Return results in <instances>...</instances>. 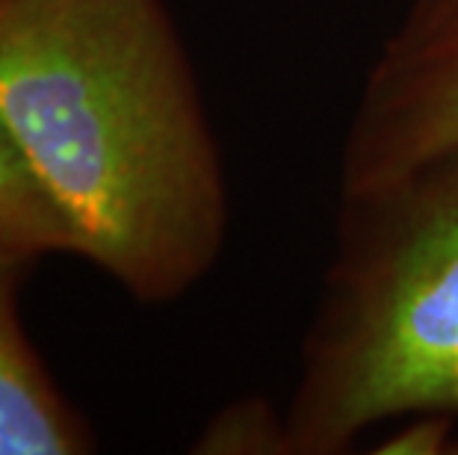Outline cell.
<instances>
[{"mask_svg":"<svg viewBox=\"0 0 458 455\" xmlns=\"http://www.w3.org/2000/svg\"><path fill=\"white\" fill-rule=\"evenodd\" d=\"M455 145L458 0H408L360 83L340 192L382 187Z\"/></svg>","mask_w":458,"mask_h":455,"instance_id":"cell-3","label":"cell"},{"mask_svg":"<svg viewBox=\"0 0 458 455\" xmlns=\"http://www.w3.org/2000/svg\"><path fill=\"white\" fill-rule=\"evenodd\" d=\"M199 452H284L287 423L284 414H272L267 402L242 400L228 405L196 443Z\"/></svg>","mask_w":458,"mask_h":455,"instance_id":"cell-6","label":"cell"},{"mask_svg":"<svg viewBox=\"0 0 458 455\" xmlns=\"http://www.w3.org/2000/svg\"><path fill=\"white\" fill-rule=\"evenodd\" d=\"M411 414L458 417V145L382 187L340 192L287 450L337 455Z\"/></svg>","mask_w":458,"mask_h":455,"instance_id":"cell-2","label":"cell"},{"mask_svg":"<svg viewBox=\"0 0 458 455\" xmlns=\"http://www.w3.org/2000/svg\"><path fill=\"white\" fill-rule=\"evenodd\" d=\"M33 260L0 246V455H83L86 420L65 402L18 323L15 293Z\"/></svg>","mask_w":458,"mask_h":455,"instance_id":"cell-4","label":"cell"},{"mask_svg":"<svg viewBox=\"0 0 458 455\" xmlns=\"http://www.w3.org/2000/svg\"><path fill=\"white\" fill-rule=\"evenodd\" d=\"M0 246L27 260L45 255H74L60 210L45 196L21 154L0 124Z\"/></svg>","mask_w":458,"mask_h":455,"instance_id":"cell-5","label":"cell"},{"mask_svg":"<svg viewBox=\"0 0 458 455\" xmlns=\"http://www.w3.org/2000/svg\"><path fill=\"white\" fill-rule=\"evenodd\" d=\"M453 455H458V438H455V443H453Z\"/></svg>","mask_w":458,"mask_h":455,"instance_id":"cell-8","label":"cell"},{"mask_svg":"<svg viewBox=\"0 0 458 455\" xmlns=\"http://www.w3.org/2000/svg\"><path fill=\"white\" fill-rule=\"evenodd\" d=\"M0 124L74 255L136 302L216 266L225 163L163 0H0Z\"/></svg>","mask_w":458,"mask_h":455,"instance_id":"cell-1","label":"cell"},{"mask_svg":"<svg viewBox=\"0 0 458 455\" xmlns=\"http://www.w3.org/2000/svg\"><path fill=\"white\" fill-rule=\"evenodd\" d=\"M403 420L405 423H399V429L391 438H385L382 447H376V452H387V455L453 452L455 417H450V414H411V417H403Z\"/></svg>","mask_w":458,"mask_h":455,"instance_id":"cell-7","label":"cell"}]
</instances>
